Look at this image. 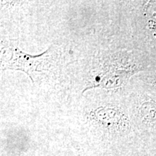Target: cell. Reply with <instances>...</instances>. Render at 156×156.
Instances as JSON below:
<instances>
[{"label":"cell","instance_id":"6da1fadb","mask_svg":"<svg viewBox=\"0 0 156 156\" xmlns=\"http://www.w3.org/2000/svg\"><path fill=\"white\" fill-rule=\"evenodd\" d=\"M89 117L97 125L110 131H124L129 126L127 114L118 106H98L89 113Z\"/></svg>","mask_w":156,"mask_h":156},{"label":"cell","instance_id":"7a4b0ae2","mask_svg":"<svg viewBox=\"0 0 156 156\" xmlns=\"http://www.w3.org/2000/svg\"><path fill=\"white\" fill-rule=\"evenodd\" d=\"M42 54L38 56H30L28 54L23 53L18 48H13L12 49V58L9 61V64L7 69H19L24 71L28 74L30 77L29 72L31 71H40L37 67V66L40 65L41 63V60H37V58H40Z\"/></svg>","mask_w":156,"mask_h":156},{"label":"cell","instance_id":"3957f363","mask_svg":"<svg viewBox=\"0 0 156 156\" xmlns=\"http://www.w3.org/2000/svg\"><path fill=\"white\" fill-rule=\"evenodd\" d=\"M136 114L144 124L156 127V99L142 98L136 106Z\"/></svg>","mask_w":156,"mask_h":156},{"label":"cell","instance_id":"277c9868","mask_svg":"<svg viewBox=\"0 0 156 156\" xmlns=\"http://www.w3.org/2000/svg\"><path fill=\"white\" fill-rule=\"evenodd\" d=\"M150 83L151 84V85L153 86L154 88L156 89V75L153 76V77H150Z\"/></svg>","mask_w":156,"mask_h":156}]
</instances>
